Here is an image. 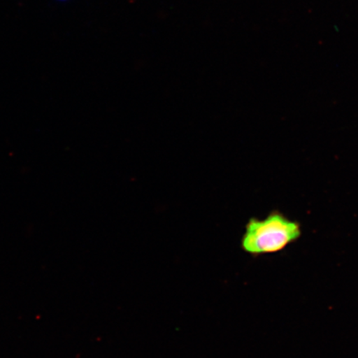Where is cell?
<instances>
[{"mask_svg":"<svg viewBox=\"0 0 358 358\" xmlns=\"http://www.w3.org/2000/svg\"><path fill=\"white\" fill-rule=\"evenodd\" d=\"M301 235L299 222L280 212H273L263 219H250L241 238V248L253 257L278 253L296 243Z\"/></svg>","mask_w":358,"mask_h":358,"instance_id":"1","label":"cell"}]
</instances>
